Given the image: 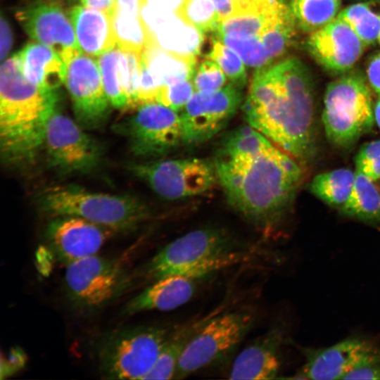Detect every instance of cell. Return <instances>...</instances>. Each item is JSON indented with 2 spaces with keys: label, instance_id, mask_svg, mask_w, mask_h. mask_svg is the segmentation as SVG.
Masks as SVG:
<instances>
[{
  "label": "cell",
  "instance_id": "6da1fadb",
  "mask_svg": "<svg viewBox=\"0 0 380 380\" xmlns=\"http://www.w3.org/2000/svg\"><path fill=\"white\" fill-rule=\"evenodd\" d=\"M213 162L231 208L264 236L274 234L302 182L300 163L249 125L222 137Z\"/></svg>",
  "mask_w": 380,
  "mask_h": 380
},
{
  "label": "cell",
  "instance_id": "7a4b0ae2",
  "mask_svg": "<svg viewBox=\"0 0 380 380\" xmlns=\"http://www.w3.org/2000/svg\"><path fill=\"white\" fill-rule=\"evenodd\" d=\"M313 83L298 59L290 58L259 68L243 102L248 125L265 135L300 164L315 151Z\"/></svg>",
  "mask_w": 380,
  "mask_h": 380
},
{
  "label": "cell",
  "instance_id": "3957f363",
  "mask_svg": "<svg viewBox=\"0 0 380 380\" xmlns=\"http://www.w3.org/2000/svg\"><path fill=\"white\" fill-rule=\"evenodd\" d=\"M56 91H44L23 75L16 54L0 70V148L10 164L32 163L43 146L48 121L56 110Z\"/></svg>",
  "mask_w": 380,
  "mask_h": 380
},
{
  "label": "cell",
  "instance_id": "277c9868",
  "mask_svg": "<svg viewBox=\"0 0 380 380\" xmlns=\"http://www.w3.org/2000/svg\"><path fill=\"white\" fill-rule=\"evenodd\" d=\"M249 257L227 230L206 227L190 231L168 243L141 267L139 274L151 282L175 274L206 278L245 262Z\"/></svg>",
  "mask_w": 380,
  "mask_h": 380
},
{
  "label": "cell",
  "instance_id": "5b68a950",
  "mask_svg": "<svg viewBox=\"0 0 380 380\" xmlns=\"http://www.w3.org/2000/svg\"><path fill=\"white\" fill-rule=\"evenodd\" d=\"M37 200L42 210L52 217H80L119 233L137 228L151 214L134 196L93 192L72 184L46 187Z\"/></svg>",
  "mask_w": 380,
  "mask_h": 380
},
{
  "label": "cell",
  "instance_id": "8992f818",
  "mask_svg": "<svg viewBox=\"0 0 380 380\" xmlns=\"http://www.w3.org/2000/svg\"><path fill=\"white\" fill-rule=\"evenodd\" d=\"M172 330L161 326H142L108 334L98 346L101 374L108 379L144 380Z\"/></svg>",
  "mask_w": 380,
  "mask_h": 380
},
{
  "label": "cell",
  "instance_id": "52a82bcc",
  "mask_svg": "<svg viewBox=\"0 0 380 380\" xmlns=\"http://www.w3.org/2000/svg\"><path fill=\"white\" fill-rule=\"evenodd\" d=\"M374 120L371 91L362 77L348 74L328 84L322 121L330 142L350 146L370 130Z\"/></svg>",
  "mask_w": 380,
  "mask_h": 380
},
{
  "label": "cell",
  "instance_id": "ba28073f",
  "mask_svg": "<svg viewBox=\"0 0 380 380\" xmlns=\"http://www.w3.org/2000/svg\"><path fill=\"white\" fill-rule=\"evenodd\" d=\"M132 279L122 260L96 254L66 266L65 291L74 308L91 312L124 293Z\"/></svg>",
  "mask_w": 380,
  "mask_h": 380
},
{
  "label": "cell",
  "instance_id": "9c48e42d",
  "mask_svg": "<svg viewBox=\"0 0 380 380\" xmlns=\"http://www.w3.org/2000/svg\"><path fill=\"white\" fill-rule=\"evenodd\" d=\"M255 321L253 313L243 310L219 312L192 338L182 354L175 379L221 361L241 343Z\"/></svg>",
  "mask_w": 380,
  "mask_h": 380
},
{
  "label": "cell",
  "instance_id": "30bf717a",
  "mask_svg": "<svg viewBox=\"0 0 380 380\" xmlns=\"http://www.w3.org/2000/svg\"><path fill=\"white\" fill-rule=\"evenodd\" d=\"M129 171L159 196L179 200L203 194L218 183L213 160L189 158L134 163Z\"/></svg>",
  "mask_w": 380,
  "mask_h": 380
},
{
  "label": "cell",
  "instance_id": "8fae6325",
  "mask_svg": "<svg viewBox=\"0 0 380 380\" xmlns=\"http://www.w3.org/2000/svg\"><path fill=\"white\" fill-rule=\"evenodd\" d=\"M43 145L49 165L63 174L89 172L102 155L101 145L77 122L56 110L48 121Z\"/></svg>",
  "mask_w": 380,
  "mask_h": 380
},
{
  "label": "cell",
  "instance_id": "7c38bea8",
  "mask_svg": "<svg viewBox=\"0 0 380 380\" xmlns=\"http://www.w3.org/2000/svg\"><path fill=\"white\" fill-rule=\"evenodd\" d=\"M242 89L230 82L213 92L195 91L180 113L182 144L196 146L221 132L241 103Z\"/></svg>",
  "mask_w": 380,
  "mask_h": 380
},
{
  "label": "cell",
  "instance_id": "4fadbf2b",
  "mask_svg": "<svg viewBox=\"0 0 380 380\" xmlns=\"http://www.w3.org/2000/svg\"><path fill=\"white\" fill-rule=\"evenodd\" d=\"M123 128L130 150L136 156L160 157L182 144L180 113L160 103L137 108Z\"/></svg>",
  "mask_w": 380,
  "mask_h": 380
},
{
  "label": "cell",
  "instance_id": "5bb4252c",
  "mask_svg": "<svg viewBox=\"0 0 380 380\" xmlns=\"http://www.w3.org/2000/svg\"><path fill=\"white\" fill-rule=\"evenodd\" d=\"M305 362L293 379H343L353 369L380 361V346L360 336H351L326 348L299 347Z\"/></svg>",
  "mask_w": 380,
  "mask_h": 380
},
{
  "label": "cell",
  "instance_id": "9a60e30c",
  "mask_svg": "<svg viewBox=\"0 0 380 380\" xmlns=\"http://www.w3.org/2000/svg\"><path fill=\"white\" fill-rule=\"evenodd\" d=\"M65 86L77 122L89 129L101 127L111 105L104 90L98 61L84 53L65 63Z\"/></svg>",
  "mask_w": 380,
  "mask_h": 380
},
{
  "label": "cell",
  "instance_id": "2e32d148",
  "mask_svg": "<svg viewBox=\"0 0 380 380\" xmlns=\"http://www.w3.org/2000/svg\"><path fill=\"white\" fill-rule=\"evenodd\" d=\"M116 230L82 217L57 216L49 223L45 236L50 250L64 265L96 255Z\"/></svg>",
  "mask_w": 380,
  "mask_h": 380
},
{
  "label": "cell",
  "instance_id": "e0dca14e",
  "mask_svg": "<svg viewBox=\"0 0 380 380\" xmlns=\"http://www.w3.org/2000/svg\"><path fill=\"white\" fill-rule=\"evenodd\" d=\"M17 17L31 38L53 49L65 63L82 53L70 18L59 6L35 4Z\"/></svg>",
  "mask_w": 380,
  "mask_h": 380
},
{
  "label": "cell",
  "instance_id": "ac0fdd59",
  "mask_svg": "<svg viewBox=\"0 0 380 380\" xmlns=\"http://www.w3.org/2000/svg\"><path fill=\"white\" fill-rule=\"evenodd\" d=\"M307 48L315 60L336 73L348 71L362 54L365 44L351 27L338 16L310 33Z\"/></svg>",
  "mask_w": 380,
  "mask_h": 380
},
{
  "label": "cell",
  "instance_id": "d6986e66",
  "mask_svg": "<svg viewBox=\"0 0 380 380\" xmlns=\"http://www.w3.org/2000/svg\"><path fill=\"white\" fill-rule=\"evenodd\" d=\"M281 329L274 327L246 347L233 362L230 379L265 380L277 378Z\"/></svg>",
  "mask_w": 380,
  "mask_h": 380
},
{
  "label": "cell",
  "instance_id": "ffe728a7",
  "mask_svg": "<svg viewBox=\"0 0 380 380\" xmlns=\"http://www.w3.org/2000/svg\"><path fill=\"white\" fill-rule=\"evenodd\" d=\"M205 278L188 275H170L151 282L125 305L128 315L148 310L169 311L189 302Z\"/></svg>",
  "mask_w": 380,
  "mask_h": 380
},
{
  "label": "cell",
  "instance_id": "44dd1931",
  "mask_svg": "<svg viewBox=\"0 0 380 380\" xmlns=\"http://www.w3.org/2000/svg\"><path fill=\"white\" fill-rule=\"evenodd\" d=\"M68 15L82 53L99 56L116 46L109 13L84 6H75Z\"/></svg>",
  "mask_w": 380,
  "mask_h": 380
},
{
  "label": "cell",
  "instance_id": "7402d4cb",
  "mask_svg": "<svg viewBox=\"0 0 380 380\" xmlns=\"http://www.w3.org/2000/svg\"><path fill=\"white\" fill-rule=\"evenodd\" d=\"M16 55L23 75L39 89L53 91L64 83L65 63L49 46L30 43Z\"/></svg>",
  "mask_w": 380,
  "mask_h": 380
},
{
  "label": "cell",
  "instance_id": "603a6c76",
  "mask_svg": "<svg viewBox=\"0 0 380 380\" xmlns=\"http://www.w3.org/2000/svg\"><path fill=\"white\" fill-rule=\"evenodd\" d=\"M151 41L177 56L195 58L200 53L203 32L176 13L165 14L149 32Z\"/></svg>",
  "mask_w": 380,
  "mask_h": 380
},
{
  "label": "cell",
  "instance_id": "cb8c5ba5",
  "mask_svg": "<svg viewBox=\"0 0 380 380\" xmlns=\"http://www.w3.org/2000/svg\"><path fill=\"white\" fill-rule=\"evenodd\" d=\"M142 61L157 82L162 86L192 80L196 58L168 52L153 41L142 51Z\"/></svg>",
  "mask_w": 380,
  "mask_h": 380
},
{
  "label": "cell",
  "instance_id": "d4e9b609",
  "mask_svg": "<svg viewBox=\"0 0 380 380\" xmlns=\"http://www.w3.org/2000/svg\"><path fill=\"white\" fill-rule=\"evenodd\" d=\"M217 313L219 311L215 310L172 329L154 367L144 380L175 379L178 362L186 346L204 324Z\"/></svg>",
  "mask_w": 380,
  "mask_h": 380
},
{
  "label": "cell",
  "instance_id": "484cf974",
  "mask_svg": "<svg viewBox=\"0 0 380 380\" xmlns=\"http://www.w3.org/2000/svg\"><path fill=\"white\" fill-rule=\"evenodd\" d=\"M356 170L351 194L340 210L343 214L372 224H380V189Z\"/></svg>",
  "mask_w": 380,
  "mask_h": 380
},
{
  "label": "cell",
  "instance_id": "4316f807",
  "mask_svg": "<svg viewBox=\"0 0 380 380\" xmlns=\"http://www.w3.org/2000/svg\"><path fill=\"white\" fill-rule=\"evenodd\" d=\"M355 179V173L339 168L316 175L310 186L311 192L327 205L339 210L348 201Z\"/></svg>",
  "mask_w": 380,
  "mask_h": 380
},
{
  "label": "cell",
  "instance_id": "83f0119b",
  "mask_svg": "<svg viewBox=\"0 0 380 380\" xmlns=\"http://www.w3.org/2000/svg\"><path fill=\"white\" fill-rule=\"evenodd\" d=\"M110 18L116 46L120 49L141 52L151 42L140 14L115 6Z\"/></svg>",
  "mask_w": 380,
  "mask_h": 380
},
{
  "label": "cell",
  "instance_id": "f1b7e54d",
  "mask_svg": "<svg viewBox=\"0 0 380 380\" xmlns=\"http://www.w3.org/2000/svg\"><path fill=\"white\" fill-rule=\"evenodd\" d=\"M341 4V0H292L290 8L298 27L312 33L334 20Z\"/></svg>",
  "mask_w": 380,
  "mask_h": 380
},
{
  "label": "cell",
  "instance_id": "f546056e",
  "mask_svg": "<svg viewBox=\"0 0 380 380\" xmlns=\"http://www.w3.org/2000/svg\"><path fill=\"white\" fill-rule=\"evenodd\" d=\"M106 94L115 108L126 109L127 98L122 87L121 49L115 46L98 58Z\"/></svg>",
  "mask_w": 380,
  "mask_h": 380
},
{
  "label": "cell",
  "instance_id": "4dcf8cb0",
  "mask_svg": "<svg viewBox=\"0 0 380 380\" xmlns=\"http://www.w3.org/2000/svg\"><path fill=\"white\" fill-rule=\"evenodd\" d=\"M338 17L351 27L365 45L379 40L380 13L374 10L371 3L350 5L339 12Z\"/></svg>",
  "mask_w": 380,
  "mask_h": 380
},
{
  "label": "cell",
  "instance_id": "1f68e13d",
  "mask_svg": "<svg viewBox=\"0 0 380 380\" xmlns=\"http://www.w3.org/2000/svg\"><path fill=\"white\" fill-rule=\"evenodd\" d=\"M177 14L203 33L215 32L220 23L213 0H185Z\"/></svg>",
  "mask_w": 380,
  "mask_h": 380
},
{
  "label": "cell",
  "instance_id": "d6a6232c",
  "mask_svg": "<svg viewBox=\"0 0 380 380\" xmlns=\"http://www.w3.org/2000/svg\"><path fill=\"white\" fill-rule=\"evenodd\" d=\"M208 58L214 61L222 69L230 82L243 88L246 83V72L242 59L232 49L220 39H212Z\"/></svg>",
  "mask_w": 380,
  "mask_h": 380
},
{
  "label": "cell",
  "instance_id": "836d02e7",
  "mask_svg": "<svg viewBox=\"0 0 380 380\" xmlns=\"http://www.w3.org/2000/svg\"><path fill=\"white\" fill-rule=\"evenodd\" d=\"M216 37L234 50L250 67L261 68L271 63L260 37L236 35Z\"/></svg>",
  "mask_w": 380,
  "mask_h": 380
},
{
  "label": "cell",
  "instance_id": "e575fe53",
  "mask_svg": "<svg viewBox=\"0 0 380 380\" xmlns=\"http://www.w3.org/2000/svg\"><path fill=\"white\" fill-rule=\"evenodd\" d=\"M141 55L142 51L121 49L122 80L127 98L126 108H138L137 96L141 71Z\"/></svg>",
  "mask_w": 380,
  "mask_h": 380
},
{
  "label": "cell",
  "instance_id": "d590c367",
  "mask_svg": "<svg viewBox=\"0 0 380 380\" xmlns=\"http://www.w3.org/2000/svg\"><path fill=\"white\" fill-rule=\"evenodd\" d=\"M226 77L220 67L208 58L195 70L192 78L195 91L210 93L219 90L224 87Z\"/></svg>",
  "mask_w": 380,
  "mask_h": 380
},
{
  "label": "cell",
  "instance_id": "8d00e7d4",
  "mask_svg": "<svg viewBox=\"0 0 380 380\" xmlns=\"http://www.w3.org/2000/svg\"><path fill=\"white\" fill-rule=\"evenodd\" d=\"M194 92L195 89L192 80L163 86L161 89L158 103L164 105L179 113Z\"/></svg>",
  "mask_w": 380,
  "mask_h": 380
},
{
  "label": "cell",
  "instance_id": "74e56055",
  "mask_svg": "<svg viewBox=\"0 0 380 380\" xmlns=\"http://www.w3.org/2000/svg\"><path fill=\"white\" fill-rule=\"evenodd\" d=\"M357 170L369 179H380V139L364 144L355 157Z\"/></svg>",
  "mask_w": 380,
  "mask_h": 380
},
{
  "label": "cell",
  "instance_id": "f35d334b",
  "mask_svg": "<svg viewBox=\"0 0 380 380\" xmlns=\"http://www.w3.org/2000/svg\"><path fill=\"white\" fill-rule=\"evenodd\" d=\"M26 359L27 357L21 348H12L6 358L1 357V379L6 378L22 369Z\"/></svg>",
  "mask_w": 380,
  "mask_h": 380
},
{
  "label": "cell",
  "instance_id": "ab89813d",
  "mask_svg": "<svg viewBox=\"0 0 380 380\" xmlns=\"http://www.w3.org/2000/svg\"><path fill=\"white\" fill-rule=\"evenodd\" d=\"M343 379L380 380V361L358 367L348 373Z\"/></svg>",
  "mask_w": 380,
  "mask_h": 380
},
{
  "label": "cell",
  "instance_id": "60d3db41",
  "mask_svg": "<svg viewBox=\"0 0 380 380\" xmlns=\"http://www.w3.org/2000/svg\"><path fill=\"white\" fill-rule=\"evenodd\" d=\"M367 77L370 87L380 96V53L374 55L369 61Z\"/></svg>",
  "mask_w": 380,
  "mask_h": 380
},
{
  "label": "cell",
  "instance_id": "b9f144b4",
  "mask_svg": "<svg viewBox=\"0 0 380 380\" xmlns=\"http://www.w3.org/2000/svg\"><path fill=\"white\" fill-rule=\"evenodd\" d=\"M0 34H1V60H4L8 54L13 44V34L10 25L3 17L0 18Z\"/></svg>",
  "mask_w": 380,
  "mask_h": 380
},
{
  "label": "cell",
  "instance_id": "7bdbcfd3",
  "mask_svg": "<svg viewBox=\"0 0 380 380\" xmlns=\"http://www.w3.org/2000/svg\"><path fill=\"white\" fill-rule=\"evenodd\" d=\"M184 1L185 0H144V4L163 12L177 13Z\"/></svg>",
  "mask_w": 380,
  "mask_h": 380
},
{
  "label": "cell",
  "instance_id": "ee69618b",
  "mask_svg": "<svg viewBox=\"0 0 380 380\" xmlns=\"http://www.w3.org/2000/svg\"><path fill=\"white\" fill-rule=\"evenodd\" d=\"M83 6L109 13L114 11L115 0H80Z\"/></svg>",
  "mask_w": 380,
  "mask_h": 380
},
{
  "label": "cell",
  "instance_id": "f6af8a7d",
  "mask_svg": "<svg viewBox=\"0 0 380 380\" xmlns=\"http://www.w3.org/2000/svg\"><path fill=\"white\" fill-rule=\"evenodd\" d=\"M217 11L220 22L231 16L234 13L232 0H213Z\"/></svg>",
  "mask_w": 380,
  "mask_h": 380
},
{
  "label": "cell",
  "instance_id": "bcb514c9",
  "mask_svg": "<svg viewBox=\"0 0 380 380\" xmlns=\"http://www.w3.org/2000/svg\"><path fill=\"white\" fill-rule=\"evenodd\" d=\"M116 7L134 13L140 14L144 0H115Z\"/></svg>",
  "mask_w": 380,
  "mask_h": 380
},
{
  "label": "cell",
  "instance_id": "7dc6e473",
  "mask_svg": "<svg viewBox=\"0 0 380 380\" xmlns=\"http://www.w3.org/2000/svg\"><path fill=\"white\" fill-rule=\"evenodd\" d=\"M374 110L375 121L376 122L377 125L380 129V96L379 100L377 101L374 107Z\"/></svg>",
  "mask_w": 380,
  "mask_h": 380
},
{
  "label": "cell",
  "instance_id": "c3c4849f",
  "mask_svg": "<svg viewBox=\"0 0 380 380\" xmlns=\"http://www.w3.org/2000/svg\"><path fill=\"white\" fill-rule=\"evenodd\" d=\"M379 43H380V37H379Z\"/></svg>",
  "mask_w": 380,
  "mask_h": 380
}]
</instances>
